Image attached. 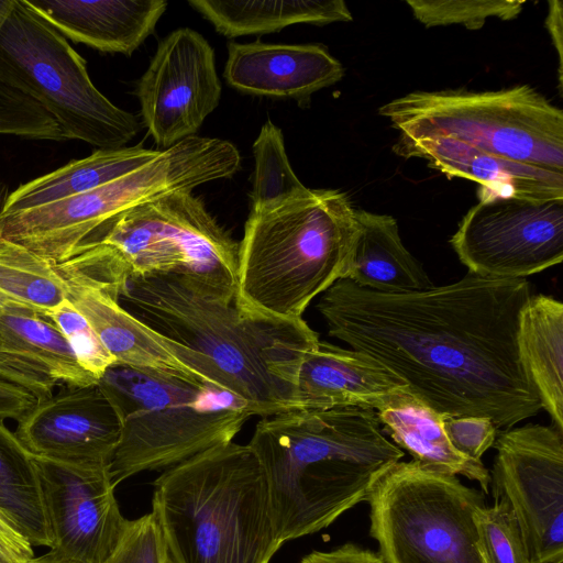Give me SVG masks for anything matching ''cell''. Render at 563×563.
I'll return each mask as SVG.
<instances>
[{
	"label": "cell",
	"mask_w": 563,
	"mask_h": 563,
	"mask_svg": "<svg viewBox=\"0 0 563 563\" xmlns=\"http://www.w3.org/2000/svg\"><path fill=\"white\" fill-rule=\"evenodd\" d=\"M357 234L345 278L378 292L426 290L433 283L402 244L397 220L355 209Z\"/></svg>",
	"instance_id": "obj_22"
},
{
	"label": "cell",
	"mask_w": 563,
	"mask_h": 563,
	"mask_svg": "<svg viewBox=\"0 0 563 563\" xmlns=\"http://www.w3.org/2000/svg\"><path fill=\"white\" fill-rule=\"evenodd\" d=\"M98 385L121 421L109 464L114 487L140 472L168 468L232 442L253 416L244 401L220 387L119 364Z\"/></svg>",
	"instance_id": "obj_6"
},
{
	"label": "cell",
	"mask_w": 563,
	"mask_h": 563,
	"mask_svg": "<svg viewBox=\"0 0 563 563\" xmlns=\"http://www.w3.org/2000/svg\"><path fill=\"white\" fill-rule=\"evenodd\" d=\"M44 317L57 327L78 364L97 382L110 366L117 364L115 358L103 346L88 320L68 298L45 312Z\"/></svg>",
	"instance_id": "obj_34"
},
{
	"label": "cell",
	"mask_w": 563,
	"mask_h": 563,
	"mask_svg": "<svg viewBox=\"0 0 563 563\" xmlns=\"http://www.w3.org/2000/svg\"><path fill=\"white\" fill-rule=\"evenodd\" d=\"M357 234L355 208L335 189H310L271 211L251 212L239 243L234 303L261 317L297 320L345 278Z\"/></svg>",
	"instance_id": "obj_5"
},
{
	"label": "cell",
	"mask_w": 563,
	"mask_h": 563,
	"mask_svg": "<svg viewBox=\"0 0 563 563\" xmlns=\"http://www.w3.org/2000/svg\"><path fill=\"white\" fill-rule=\"evenodd\" d=\"M23 307L0 308V339L59 385L98 384L77 362L57 327Z\"/></svg>",
	"instance_id": "obj_28"
},
{
	"label": "cell",
	"mask_w": 563,
	"mask_h": 563,
	"mask_svg": "<svg viewBox=\"0 0 563 563\" xmlns=\"http://www.w3.org/2000/svg\"><path fill=\"white\" fill-rule=\"evenodd\" d=\"M545 563H563V555L558 556V558H555V559H553L551 561H548Z\"/></svg>",
	"instance_id": "obj_45"
},
{
	"label": "cell",
	"mask_w": 563,
	"mask_h": 563,
	"mask_svg": "<svg viewBox=\"0 0 563 563\" xmlns=\"http://www.w3.org/2000/svg\"><path fill=\"white\" fill-rule=\"evenodd\" d=\"M3 558L0 555V563L2 562Z\"/></svg>",
	"instance_id": "obj_46"
},
{
	"label": "cell",
	"mask_w": 563,
	"mask_h": 563,
	"mask_svg": "<svg viewBox=\"0 0 563 563\" xmlns=\"http://www.w3.org/2000/svg\"><path fill=\"white\" fill-rule=\"evenodd\" d=\"M408 139L446 136L563 173V111L528 85L496 91H415L378 109Z\"/></svg>",
	"instance_id": "obj_8"
},
{
	"label": "cell",
	"mask_w": 563,
	"mask_h": 563,
	"mask_svg": "<svg viewBox=\"0 0 563 563\" xmlns=\"http://www.w3.org/2000/svg\"><path fill=\"white\" fill-rule=\"evenodd\" d=\"M0 73L53 117L65 141L119 148L141 129L134 114L92 84L68 41L23 0H14L0 26Z\"/></svg>",
	"instance_id": "obj_9"
},
{
	"label": "cell",
	"mask_w": 563,
	"mask_h": 563,
	"mask_svg": "<svg viewBox=\"0 0 563 563\" xmlns=\"http://www.w3.org/2000/svg\"><path fill=\"white\" fill-rule=\"evenodd\" d=\"M563 9L560 0L549 1V11L545 18V26L552 38L559 57V81L562 89V63H563Z\"/></svg>",
	"instance_id": "obj_41"
},
{
	"label": "cell",
	"mask_w": 563,
	"mask_h": 563,
	"mask_svg": "<svg viewBox=\"0 0 563 563\" xmlns=\"http://www.w3.org/2000/svg\"><path fill=\"white\" fill-rule=\"evenodd\" d=\"M493 446L492 496L514 515L530 560L563 555V431L530 423L503 430Z\"/></svg>",
	"instance_id": "obj_12"
},
{
	"label": "cell",
	"mask_w": 563,
	"mask_h": 563,
	"mask_svg": "<svg viewBox=\"0 0 563 563\" xmlns=\"http://www.w3.org/2000/svg\"><path fill=\"white\" fill-rule=\"evenodd\" d=\"M86 246L92 247L99 265L119 283L172 275L209 296L234 301L239 243L191 191L172 192L132 208Z\"/></svg>",
	"instance_id": "obj_7"
},
{
	"label": "cell",
	"mask_w": 563,
	"mask_h": 563,
	"mask_svg": "<svg viewBox=\"0 0 563 563\" xmlns=\"http://www.w3.org/2000/svg\"><path fill=\"white\" fill-rule=\"evenodd\" d=\"M263 467L282 543L318 532L366 501L405 452L374 409L290 410L262 418L249 443Z\"/></svg>",
	"instance_id": "obj_3"
},
{
	"label": "cell",
	"mask_w": 563,
	"mask_h": 563,
	"mask_svg": "<svg viewBox=\"0 0 563 563\" xmlns=\"http://www.w3.org/2000/svg\"><path fill=\"white\" fill-rule=\"evenodd\" d=\"M0 291L43 317L68 297L66 282L54 265L2 239Z\"/></svg>",
	"instance_id": "obj_29"
},
{
	"label": "cell",
	"mask_w": 563,
	"mask_h": 563,
	"mask_svg": "<svg viewBox=\"0 0 563 563\" xmlns=\"http://www.w3.org/2000/svg\"><path fill=\"white\" fill-rule=\"evenodd\" d=\"M476 547L483 563H533L519 526L505 503L478 508L474 514Z\"/></svg>",
	"instance_id": "obj_33"
},
{
	"label": "cell",
	"mask_w": 563,
	"mask_h": 563,
	"mask_svg": "<svg viewBox=\"0 0 563 563\" xmlns=\"http://www.w3.org/2000/svg\"><path fill=\"white\" fill-rule=\"evenodd\" d=\"M531 285L467 273L426 290L378 292L347 278L317 303L329 335L380 362L443 417L512 428L541 409L518 351Z\"/></svg>",
	"instance_id": "obj_1"
},
{
	"label": "cell",
	"mask_w": 563,
	"mask_h": 563,
	"mask_svg": "<svg viewBox=\"0 0 563 563\" xmlns=\"http://www.w3.org/2000/svg\"><path fill=\"white\" fill-rule=\"evenodd\" d=\"M14 0H0V26ZM0 134L36 141H65L53 117L0 73Z\"/></svg>",
	"instance_id": "obj_31"
},
{
	"label": "cell",
	"mask_w": 563,
	"mask_h": 563,
	"mask_svg": "<svg viewBox=\"0 0 563 563\" xmlns=\"http://www.w3.org/2000/svg\"><path fill=\"white\" fill-rule=\"evenodd\" d=\"M66 40L131 55L154 31L165 0H23Z\"/></svg>",
	"instance_id": "obj_21"
},
{
	"label": "cell",
	"mask_w": 563,
	"mask_h": 563,
	"mask_svg": "<svg viewBox=\"0 0 563 563\" xmlns=\"http://www.w3.org/2000/svg\"><path fill=\"white\" fill-rule=\"evenodd\" d=\"M188 3L227 37L262 35L297 23L324 25L353 20L342 0H189Z\"/></svg>",
	"instance_id": "obj_26"
},
{
	"label": "cell",
	"mask_w": 563,
	"mask_h": 563,
	"mask_svg": "<svg viewBox=\"0 0 563 563\" xmlns=\"http://www.w3.org/2000/svg\"><path fill=\"white\" fill-rule=\"evenodd\" d=\"M1 563H9L4 560H2ZM16 563H74L73 561L66 559L65 556L60 555L56 551L49 549L47 553L40 555V556H32L29 560L16 562Z\"/></svg>",
	"instance_id": "obj_42"
},
{
	"label": "cell",
	"mask_w": 563,
	"mask_h": 563,
	"mask_svg": "<svg viewBox=\"0 0 563 563\" xmlns=\"http://www.w3.org/2000/svg\"><path fill=\"white\" fill-rule=\"evenodd\" d=\"M37 402V399L27 390L0 380V419L19 421Z\"/></svg>",
	"instance_id": "obj_39"
},
{
	"label": "cell",
	"mask_w": 563,
	"mask_h": 563,
	"mask_svg": "<svg viewBox=\"0 0 563 563\" xmlns=\"http://www.w3.org/2000/svg\"><path fill=\"white\" fill-rule=\"evenodd\" d=\"M443 426L453 448L474 461H481L497 438L496 427L485 417H444Z\"/></svg>",
	"instance_id": "obj_36"
},
{
	"label": "cell",
	"mask_w": 563,
	"mask_h": 563,
	"mask_svg": "<svg viewBox=\"0 0 563 563\" xmlns=\"http://www.w3.org/2000/svg\"><path fill=\"white\" fill-rule=\"evenodd\" d=\"M1 307H23V308H29L15 300H13L12 298L8 297L7 295H4L3 292L0 291V308ZM30 309V308H29Z\"/></svg>",
	"instance_id": "obj_43"
},
{
	"label": "cell",
	"mask_w": 563,
	"mask_h": 563,
	"mask_svg": "<svg viewBox=\"0 0 563 563\" xmlns=\"http://www.w3.org/2000/svg\"><path fill=\"white\" fill-rule=\"evenodd\" d=\"M152 514L167 563H269L283 544L249 444H220L166 468L154 482Z\"/></svg>",
	"instance_id": "obj_4"
},
{
	"label": "cell",
	"mask_w": 563,
	"mask_h": 563,
	"mask_svg": "<svg viewBox=\"0 0 563 563\" xmlns=\"http://www.w3.org/2000/svg\"><path fill=\"white\" fill-rule=\"evenodd\" d=\"M0 555L9 563L34 556L32 544L0 512Z\"/></svg>",
	"instance_id": "obj_40"
},
{
	"label": "cell",
	"mask_w": 563,
	"mask_h": 563,
	"mask_svg": "<svg viewBox=\"0 0 563 563\" xmlns=\"http://www.w3.org/2000/svg\"><path fill=\"white\" fill-rule=\"evenodd\" d=\"M299 563H386L379 552L354 543H345L329 551L314 550Z\"/></svg>",
	"instance_id": "obj_38"
},
{
	"label": "cell",
	"mask_w": 563,
	"mask_h": 563,
	"mask_svg": "<svg viewBox=\"0 0 563 563\" xmlns=\"http://www.w3.org/2000/svg\"><path fill=\"white\" fill-rule=\"evenodd\" d=\"M376 412L382 430L413 461L437 472L476 481L484 494L489 493L488 468L482 461L471 460L456 451L445 433L444 417L409 390Z\"/></svg>",
	"instance_id": "obj_23"
},
{
	"label": "cell",
	"mask_w": 563,
	"mask_h": 563,
	"mask_svg": "<svg viewBox=\"0 0 563 563\" xmlns=\"http://www.w3.org/2000/svg\"><path fill=\"white\" fill-rule=\"evenodd\" d=\"M104 563H167L162 534L152 512L128 519L115 550Z\"/></svg>",
	"instance_id": "obj_35"
},
{
	"label": "cell",
	"mask_w": 563,
	"mask_h": 563,
	"mask_svg": "<svg viewBox=\"0 0 563 563\" xmlns=\"http://www.w3.org/2000/svg\"><path fill=\"white\" fill-rule=\"evenodd\" d=\"M393 152L405 158H422L448 177L478 183L479 198L563 199V173L508 159L451 137L415 140L399 135Z\"/></svg>",
	"instance_id": "obj_17"
},
{
	"label": "cell",
	"mask_w": 563,
	"mask_h": 563,
	"mask_svg": "<svg viewBox=\"0 0 563 563\" xmlns=\"http://www.w3.org/2000/svg\"><path fill=\"white\" fill-rule=\"evenodd\" d=\"M0 380L16 385L31 393L37 401L53 395L59 385L42 368L15 352L0 339Z\"/></svg>",
	"instance_id": "obj_37"
},
{
	"label": "cell",
	"mask_w": 563,
	"mask_h": 563,
	"mask_svg": "<svg viewBox=\"0 0 563 563\" xmlns=\"http://www.w3.org/2000/svg\"><path fill=\"white\" fill-rule=\"evenodd\" d=\"M181 188L170 157L158 154L137 169L52 203L0 216V239L31 251L52 265L91 243L118 217Z\"/></svg>",
	"instance_id": "obj_11"
},
{
	"label": "cell",
	"mask_w": 563,
	"mask_h": 563,
	"mask_svg": "<svg viewBox=\"0 0 563 563\" xmlns=\"http://www.w3.org/2000/svg\"><path fill=\"white\" fill-rule=\"evenodd\" d=\"M16 427L32 455L76 465H109L121 434L120 418L98 384L62 385Z\"/></svg>",
	"instance_id": "obj_16"
},
{
	"label": "cell",
	"mask_w": 563,
	"mask_h": 563,
	"mask_svg": "<svg viewBox=\"0 0 563 563\" xmlns=\"http://www.w3.org/2000/svg\"><path fill=\"white\" fill-rule=\"evenodd\" d=\"M450 243L471 274L526 278L563 260V199L479 198Z\"/></svg>",
	"instance_id": "obj_13"
},
{
	"label": "cell",
	"mask_w": 563,
	"mask_h": 563,
	"mask_svg": "<svg viewBox=\"0 0 563 563\" xmlns=\"http://www.w3.org/2000/svg\"><path fill=\"white\" fill-rule=\"evenodd\" d=\"M408 390L398 375L372 356L319 341L299 366L295 399L298 410H378Z\"/></svg>",
	"instance_id": "obj_18"
},
{
	"label": "cell",
	"mask_w": 563,
	"mask_h": 563,
	"mask_svg": "<svg viewBox=\"0 0 563 563\" xmlns=\"http://www.w3.org/2000/svg\"><path fill=\"white\" fill-rule=\"evenodd\" d=\"M366 501L369 533L386 563H483L474 514L485 494L456 475L397 462Z\"/></svg>",
	"instance_id": "obj_10"
},
{
	"label": "cell",
	"mask_w": 563,
	"mask_h": 563,
	"mask_svg": "<svg viewBox=\"0 0 563 563\" xmlns=\"http://www.w3.org/2000/svg\"><path fill=\"white\" fill-rule=\"evenodd\" d=\"M118 298L141 322L189 350L200 373L253 416L298 410V369L320 341L302 318L255 316L172 275L129 277Z\"/></svg>",
	"instance_id": "obj_2"
},
{
	"label": "cell",
	"mask_w": 563,
	"mask_h": 563,
	"mask_svg": "<svg viewBox=\"0 0 563 563\" xmlns=\"http://www.w3.org/2000/svg\"><path fill=\"white\" fill-rule=\"evenodd\" d=\"M253 154L255 169L251 212L271 211L308 190L291 168L280 129L271 120L262 125L253 144Z\"/></svg>",
	"instance_id": "obj_30"
},
{
	"label": "cell",
	"mask_w": 563,
	"mask_h": 563,
	"mask_svg": "<svg viewBox=\"0 0 563 563\" xmlns=\"http://www.w3.org/2000/svg\"><path fill=\"white\" fill-rule=\"evenodd\" d=\"M517 342L542 409L563 431V303L532 295L520 312Z\"/></svg>",
	"instance_id": "obj_24"
},
{
	"label": "cell",
	"mask_w": 563,
	"mask_h": 563,
	"mask_svg": "<svg viewBox=\"0 0 563 563\" xmlns=\"http://www.w3.org/2000/svg\"><path fill=\"white\" fill-rule=\"evenodd\" d=\"M62 277L67 298L88 320L117 364L213 385L179 358L166 338L130 313L117 295L79 277Z\"/></svg>",
	"instance_id": "obj_20"
},
{
	"label": "cell",
	"mask_w": 563,
	"mask_h": 563,
	"mask_svg": "<svg viewBox=\"0 0 563 563\" xmlns=\"http://www.w3.org/2000/svg\"><path fill=\"white\" fill-rule=\"evenodd\" d=\"M413 16L426 27L462 24L478 30L489 18L511 20L522 11L515 0H407Z\"/></svg>",
	"instance_id": "obj_32"
},
{
	"label": "cell",
	"mask_w": 563,
	"mask_h": 563,
	"mask_svg": "<svg viewBox=\"0 0 563 563\" xmlns=\"http://www.w3.org/2000/svg\"><path fill=\"white\" fill-rule=\"evenodd\" d=\"M8 188H7V185L0 179V216L3 211V207H4V203H5V200L8 198Z\"/></svg>",
	"instance_id": "obj_44"
},
{
	"label": "cell",
	"mask_w": 563,
	"mask_h": 563,
	"mask_svg": "<svg viewBox=\"0 0 563 563\" xmlns=\"http://www.w3.org/2000/svg\"><path fill=\"white\" fill-rule=\"evenodd\" d=\"M142 145L98 148L48 174L20 185L8 195L1 214L52 203L103 186L126 175L159 154Z\"/></svg>",
	"instance_id": "obj_25"
},
{
	"label": "cell",
	"mask_w": 563,
	"mask_h": 563,
	"mask_svg": "<svg viewBox=\"0 0 563 563\" xmlns=\"http://www.w3.org/2000/svg\"><path fill=\"white\" fill-rule=\"evenodd\" d=\"M0 512L32 545L52 547L33 455L0 419Z\"/></svg>",
	"instance_id": "obj_27"
},
{
	"label": "cell",
	"mask_w": 563,
	"mask_h": 563,
	"mask_svg": "<svg viewBox=\"0 0 563 563\" xmlns=\"http://www.w3.org/2000/svg\"><path fill=\"white\" fill-rule=\"evenodd\" d=\"M135 93L159 148L195 135L221 97L212 47L189 27L173 31L158 44Z\"/></svg>",
	"instance_id": "obj_14"
},
{
	"label": "cell",
	"mask_w": 563,
	"mask_h": 563,
	"mask_svg": "<svg viewBox=\"0 0 563 563\" xmlns=\"http://www.w3.org/2000/svg\"><path fill=\"white\" fill-rule=\"evenodd\" d=\"M223 76L245 93L303 100L340 81L344 68L318 44L231 42Z\"/></svg>",
	"instance_id": "obj_19"
},
{
	"label": "cell",
	"mask_w": 563,
	"mask_h": 563,
	"mask_svg": "<svg viewBox=\"0 0 563 563\" xmlns=\"http://www.w3.org/2000/svg\"><path fill=\"white\" fill-rule=\"evenodd\" d=\"M52 547L74 563H104L128 522L109 465H76L34 456Z\"/></svg>",
	"instance_id": "obj_15"
}]
</instances>
